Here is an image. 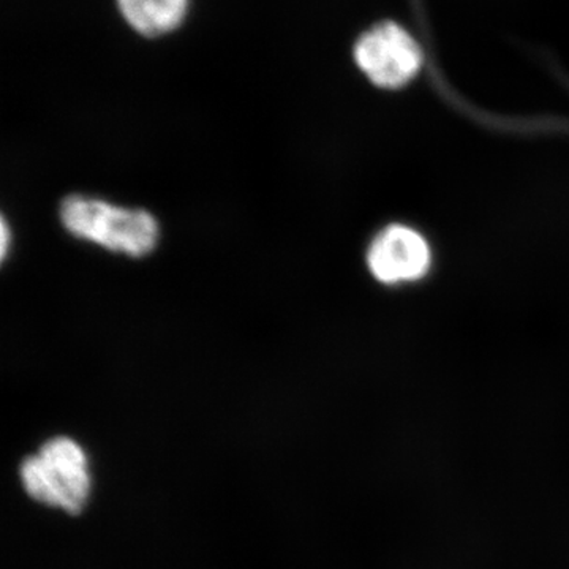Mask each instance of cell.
<instances>
[{
    "label": "cell",
    "mask_w": 569,
    "mask_h": 569,
    "mask_svg": "<svg viewBox=\"0 0 569 569\" xmlns=\"http://www.w3.org/2000/svg\"><path fill=\"white\" fill-rule=\"evenodd\" d=\"M61 220L74 238L129 257H144L159 242L160 228L152 213L99 198L71 194L61 206Z\"/></svg>",
    "instance_id": "1"
},
{
    "label": "cell",
    "mask_w": 569,
    "mask_h": 569,
    "mask_svg": "<svg viewBox=\"0 0 569 569\" xmlns=\"http://www.w3.org/2000/svg\"><path fill=\"white\" fill-rule=\"evenodd\" d=\"M20 479L26 493L37 503L80 515L92 490L88 455L77 440L54 437L44 441L36 455L20 466Z\"/></svg>",
    "instance_id": "2"
},
{
    "label": "cell",
    "mask_w": 569,
    "mask_h": 569,
    "mask_svg": "<svg viewBox=\"0 0 569 569\" xmlns=\"http://www.w3.org/2000/svg\"><path fill=\"white\" fill-rule=\"evenodd\" d=\"M355 59L373 84L385 89L406 86L422 66L417 40L396 22H381L359 39Z\"/></svg>",
    "instance_id": "3"
},
{
    "label": "cell",
    "mask_w": 569,
    "mask_h": 569,
    "mask_svg": "<svg viewBox=\"0 0 569 569\" xmlns=\"http://www.w3.org/2000/svg\"><path fill=\"white\" fill-rule=\"evenodd\" d=\"M367 263L380 282H410L421 279L429 271L430 249L418 231L395 224L373 239Z\"/></svg>",
    "instance_id": "4"
},
{
    "label": "cell",
    "mask_w": 569,
    "mask_h": 569,
    "mask_svg": "<svg viewBox=\"0 0 569 569\" xmlns=\"http://www.w3.org/2000/svg\"><path fill=\"white\" fill-rule=\"evenodd\" d=\"M126 20L144 36L173 31L187 11V0H118Z\"/></svg>",
    "instance_id": "5"
},
{
    "label": "cell",
    "mask_w": 569,
    "mask_h": 569,
    "mask_svg": "<svg viewBox=\"0 0 569 569\" xmlns=\"http://www.w3.org/2000/svg\"><path fill=\"white\" fill-rule=\"evenodd\" d=\"M10 230L9 224H7L6 220L2 222V257H7V252H9V244H10Z\"/></svg>",
    "instance_id": "6"
}]
</instances>
